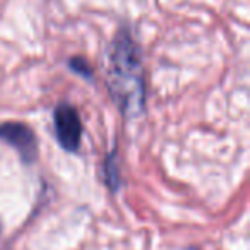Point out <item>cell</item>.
<instances>
[{"instance_id":"3957f363","label":"cell","mask_w":250,"mask_h":250,"mask_svg":"<svg viewBox=\"0 0 250 250\" xmlns=\"http://www.w3.org/2000/svg\"><path fill=\"white\" fill-rule=\"evenodd\" d=\"M0 141L18 151L22 163H33L38 158V141L26 124L4 122L0 124Z\"/></svg>"},{"instance_id":"6da1fadb","label":"cell","mask_w":250,"mask_h":250,"mask_svg":"<svg viewBox=\"0 0 250 250\" xmlns=\"http://www.w3.org/2000/svg\"><path fill=\"white\" fill-rule=\"evenodd\" d=\"M106 87L124 117L134 118L144 111L146 89L139 48L125 28L115 35L108 50Z\"/></svg>"},{"instance_id":"277c9868","label":"cell","mask_w":250,"mask_h":250,"mask_svg":"<svg viewBox=\"0 0 250 250\" xmlns=\"http://www.w3.org/2000/svg\"><path fill=\"white\" fill-rule=\"evenodd\" d=\"M104 182L110 187V190H117L118 187V168L115 165V153H111L104 161Z\"/></svg>"},{"instance_id":"5b68a950","label":"cell","mask_w":250,"mask_h":250,"mask_svg":"<svg viewBox=\"0 0 250 250\" xmlns=\"http://www.w3.org/2000/svg\"><path fill=\"white\" fill-rule=\"evenodd\" d=\"M69 67H70L72 72L79 74V76H83V77H87V79H93V70H91L89 63H87L84 59H81V57H74V59H70Z\"/></svg>"},{"instance_id":"7a4b0ae2","label":"cell","mask_w":250,"mask_h":250,"mask_svg":"<svg viewBox=\"0 0 250 250\" xmlns=\"http://www.w3.org/2000/svg\"><path fill=\"white\" fill-rule=\"evenodd\" d=\"M53 129L59 144L69 153H76L83 141V124L77 110L69 103H60L53 111Z\"/></svg>"}]
</instances>
